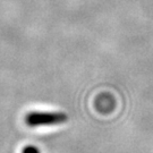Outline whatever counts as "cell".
<instances>
[{"instance_id":"obj_1","label":"cell","mask_w":153,"mask_h":153,"mask_svg":"<svg viewBox=\"0 0 153 153\" xmlns=\"http://www.w3.org/2000/svg\"><path fill=\"white\" fill-rule=\"evenodd\" d=\"M67 120H68V116L64 112L31 111L25 116V123L30 127L59 125V124H64Z\"/></svg>"},{"instance_id":"obj_2","label":"cell","mask_w":153,"mask_h":153,"mask_svg":"<svg viewBox=\"0 0 153 153\" xmlns=\"http://www.w3.org/2000/svg\"><path fill=\"white\" fill-rule=\"evenodd\" d=\"M22 153H40V150L33 145H27V146L23 148Z\"/></svg>"}]
</instances>
